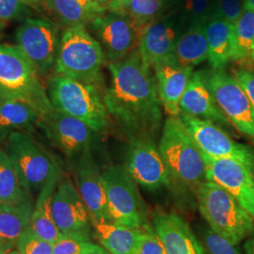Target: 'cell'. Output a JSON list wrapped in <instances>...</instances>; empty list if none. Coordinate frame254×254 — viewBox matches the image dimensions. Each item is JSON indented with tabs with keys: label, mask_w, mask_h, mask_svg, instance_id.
Instances as JSON below:
<instances>
[{
	"label": "cell",
	"mask_w": 254,
	"mask_h": 254,
	"mask_svg": "<svg viewBox=\"0 0 254 254\" xmlns=\"http://www.w3.org/2000/svg\"><path fill=\"white\" fill-rule=\"evenodd\" d=\"M108 68L110 83L102 95L110 118L130 141L152 138L161 128L162 105L151 66L135 48Z\"/></svg>",
	"instance_id": "1"
},
{
	"label": "cell",
	"mask_w": 254,
	"mask_h": 254,
	"mask_svg": "<svg viewBox=\"0 0 254 254\" xmlns=\"http://www.w3.org/2000/svg\"><path fill=\"white\" fill-rule=\"evenodd\" d=\"M171 179V187L197 193L207 181L206 163L179 117L169 116L164 122L158 144Z\"/></svg>",
	"instance_id": "2"
},
{
	"label": "cell",
	"mask_w": 254,
	"mask_h": 254,
	"mask_svg": "<svg viewBox=\"0 0 254 254\" xmlns=\"http://www.w3.org/2000/svg\"><path fill=\"white\" fill-rule=\"evenodd\" d=\"M46 88L56 110L81 121L98 134L109 130L111 118L97 86L52 73Z\"/></svg>",
	"instance_id": "3"
},
{
	"label": "cell",
	"mask_w": 254,
	"mask_h": 254,
	"mask_svg": "<svg viewBox=\"0 0 254 254\" xmlns=\"http://www.w3.org/2000/svg\"><path fill=\"white\" fill-rule=\"evenodd\" d=\"M107 63L104 50L84 26L64 28L53 73L77 81L104 85L103 68Z\"/></svg>",
	"instance_id": "4"
},
{
	"label": "cell",
	"mask_w": 254,
	"mask_h": 254,
	"mask_svg": "<svg viewBox=\"0 0 254 254\" xmlns=\"http://www.w3.org/2000/svg\"><path fill=\"white\" fill-rule=\"evenodd\" d=\"M198 208L209 228L234 245L254 232V218L223 188L214 182L201 184L196 193Z\"/></svg>",
	"instance_id": "5"
},
{
	"label": "cell",
	"mask_w": 254,
	"mask_h": 254,
	"mask_svg": "<svg viewBox=\"0 0 254 254\" xmlns=\"http://www.w3.org/2000/svg\"><path fill=\"white\" fill-rule=\"evenodd\" d=\"M0 98L27 103L42 116L54 109L33 65L16 46L5 44H0Z\"/></svg>",
	"instance_id": "6"
},
{
	"label": "cell",
	"mask_w": 254,
	"mask_h": 254,
	"mask_svg": "<svg viewBox=\"0 0 254 254\" xmlns=\"http://www.w3.org/2000/svg\"><path fill=\"white\" fill-rule=\"evenodd\" d=\"M4 150L28 194L39 193L59 164L28 132L13 131L4 139Z\"/></svg>",
	"instance_id": "7"
},
{
	"label": "cell",
	"mask_w": 254,
	"mask_h": 254,
	"mask_svg": "<svg viewBox=\"0 0 254 254\" xmlns=\"http://www.w3.org/2000/svg\"><path fill=\"white\" fill-rule=\"evenodd\" d=\"M102 177L110 222L138 229L150 224L137 184L124 165L107 167Z\"/></svg>",
	"instance_id": "8"
},
{
	"label": "cell",
	"mask_w": 254,
	"mask_h": 254,
	"mask_svg": "<svg viewBox=\"0 0 254 254\" xmlns=\"http://www.w3.org/2000/svg\"><path fill=\"white\" fill-rule=\"evenodd\" d=\"M60 26L43 17L23 19L15 31V46L33 65L41 78L54 71L61 42Z\"/></svg>",
	"instance_id": "9"
},
{
	"label": "cell",
	"mask_w": 254,
	"mask_h": 254,
	"mask_svg": "<svg viewBox=\"0 0 254 254\" xmlns=\"http://www.w3.org/2000/svg\"><path fill=\"white\" fill-rule=\"evenodd\" d=\"M200 74L215 100L236 130L254 138V109L236 78L224 69L201 70Z\"/></svg>",
	"instance_id": "10"
},
{
	"label": "cell",
	"mask_w": 254,
	"mask_h": 254,
	"mask_svg": "<svg viewBox=\"0 0 254 254\" xmlns=\"http://www.w3.org/2000/svg\"><path fill=\"white\" fill-rule=\"evenodd\" d=\"M179 118L202 154L213 158L239 161L254 173V153L249 146L237 142L212 122L184 113H180Z\"/></svg>",
	"instance_id": "11"
},
{
	"label": "cell",
	"mask_w": 254,
	"mask_h": 254,
	"mask_svg": "<svg viewBox=\"0 0 254 254\" xmlns=\"http://www.w3.org/2000/svg\"><path fill=\"white\" fill-rule=\"evenodd\" d=\"M86 27L100 44L109 63L120 61L133 51L143 31L127 15L113 10L93 19Z\"/></svg>",
	"instance_id": "12"
},
{
	"label": "cell",
	"mask_w": 254,
	"mask_h": 254,
	"mask_svg": "<svg viewBox=\"0 0 254 254\" xmlns=\"http://www.w3.org/2000/svg\"><path fill=\"white\" fill-rule=\"evenodd\" d=\"M39 128L44 130L52 145L70 158H77L91 150L99 136L81 121L55 109L42 117Z\"/></svg>",
	"instance_id": "13"
},
{
	"label": "cell",
	"mask_w": 254,
	"mask_h": 254,
	"mask_svg": "<svg viewBox=\"0 0 254 254\" xmlns=\"http://www.w3.org/2000/svg\"><path fill=\"white\" fill-rule=\"evenodd\" d=\"M124 166L137 185L149 190L171 187L168 169L152 138L130 141Z\"/></svg>",
	"instance_id": "14"
},
{
	"label": "cell",
	"mask_w": 254,
	"mask_h": 254,
	"mask_svg": "<svg viewBox=\"0 0 254 254\" xmlns=\"http://www.w3.org/2000/svg\"><path fill=\"white\" fill-rule=\"evenodd\" d=\"M202 155L206 163L207 181L214 182L227 190L254 218V172L234 159Z\"/></svg>",
	"instance_id": "15"
},
{
	"label": "cell",
	"mask_w": 254,
	"mask_h": 254,
	"mask_svg": "<svg viewBox=\"0 0 254 254\" xmlns=\"http://www.w3.org/2000/svg\"><path fill=\"white\" fill-rule=\"evenodd\" d=\"M52 214L55 224L62 234H91V214L69 177H62L57 186L52 201Z\"/></svg>",
	"instance_id": "16"
},
{
	"label": "cell",
	"mask_w": 254,
	"mask_h": 254,
	"mask_svg": "<svg viewBox=\"0 0 254 254\" xmlns=\"http://www.w3.org/2000/svg\"><path fill=\"white\" fill-rule=\"evenodd\" d=\"M74 176L75 187L89 209L91 221L110 222L102 172L91 150L76 158Z\"/></svg>",
	"instance_id": "17"
},
{
	"label": "cell",
	"mask_w": 254,
	"mask_h": 254,
	"mask_svg": "<svg viewBox=\"0 0 254 254\" xmlns=\"http://www.w3.org/2000/svg\"><path fill=\"white\" fill-rule=\"evenodd\" d=\"M151 223L167 254H208L188 222L177 213L157 210Z\"/></svg>",
	"instance_id": "18"
},
{
	"label": "cell",
	"mask_w": 254,
	"mask_h": 254,
	"mask_svg": "<svg viewBox=\"0 0 254 254\" xmlns=\"http://www.w3.org/2000/svg\"><path fill=\"white\" fill-rule=\"evenodd\" d=\"M180 24L172 17L156 18L143 29L138 52L146 64L154 67L172 58L180 37Z\"/></svg>",
	"instance_id": "19"
},
{
	"label": "cell",
	"mask_w": 254,
	"mask_h": 254,
	"mask_svg": "<svg viewBox=\"0 0 254 254\" xmlns=\"http://www.w3.org/2000/svg\"><path fill=\"white\" fill-rule=\"evenodd\" d=\"M154 77L162 108L171 117H179L180 101L194 68L178 64L172 57L154 66Z\"/></svg>",
	"instance_id": "20"
},
{
	"label": "cell",
	"mask_w": 254,
	"mask_h": 254,
	"mask_svg": "<svg viewBox=\"0 0 254 254\" xmlns=\"http://www.w3.org/2000/svg\"><path fill=\"white\" fill-rule=\"evenodd\" d=\"M180 113L228 127L229 121L219 109L200 71L194 72L180 101Z\"/></svg>",
	"instance_id": "21"
},
{
	"label": "cell",
	"mask_w": 254,
	"mask_h": 254,
	"mask_svg": "<svg viewBox=\"0 0 254 254\" xmlns=\"http://www.w3.org/2000/svg\"><path fill=\"white\" fill-rule=\"evenodd\" d=\"M46 9L59 26L87 27L91 21L109 10L108 4L93 0H43Z\"/></svg>",
	"instance_id": "22"
},
{
	"label": "cell",
	"mask_w": 254,
	"mask_h": 254,
	"mask_svg": "<svg viewBox=\"0 0 254 254\" xmlns=\"http://www.w3.org/2000/svg\"><path fill=\"white\" fill-rule=\"evenodd\" d=\"M63 174L61 168L52 173L42 190L38 193L36 202L33 204L29 228L37 236L54 244L62 233L55 224L52 214V201L55 190Z\"/></svg>",
	"instance_id": "23"
},
{
	"label": "cell",
	"mask_w": 254,
	"mask_h": 254,
	"mask_svg": "<svg viewBox=\"0 0 254 254\" xmlns=\"http://www.w3.org/2000/svg\"><path fill=\"white\" fill-rule=\"evenodd\" d=\"M91 226L101 246L109 254H141L143 229L97 221H91Z\"/></svg>",
	"instance_id": "24"
},
{
	"label": "cell",
	"mask_w": 254,
	"mask_h": 254,
	"mask_svg": "<svg viewBox=\"0 0 254 254\" xmlns=\"http://www.w3.org/2000/svg\"><path fill=\"white\" fill-rule=\"evenodd\" d=\"M235 25L218 15L206 23L208 63L212 69H224L235 54Z\"/></svg>",
	"instance_id": "25"
},
{
	"label": "cell",
	"mask_w": 254,
	"mask_h": 254,
	"mask_svg": "<svg viewBox=\"0 0 254 254\" xmlns=\"http://www.w3.org/2000/svg\"><path fill=\"white\" fill-rule=\"evenodd\" d=\"M206 23L190 24L180 35L173 52L178 64L194 68L208 60Z\"/></svg>",
	"instance_id": "26"
},
{
	"label": "cell",
	"mask_w": 254,
	"mask_h": 254,
	"mask_svg": "<svg viewBox=\"0 0 254 254\" xmlns=\"http://www.w3.org/2000/svg\"><path fill=\"white\" fill-rule=\"evenodd\" d=\"M42 117L27 103L0 98V138L5 139L13 131H33L39 127Z\"/></svg>",
	"instance_id": "27"
},
{
	"label": "cell",
	"mask_w": 254,
	"mask_h": 254,
	"mask_svg": "<svg viewBox=\"0 0 254 254\" xmlns=\"http://www.w3.org/2000/svg\"><path fill=\"white\" fill-rule=\"evenodd\" d=\"M32 199L21 204L0 203V245L9 252L15 250L20 236L30 222Z\"/></svg>",
	"instance_id": "28"
},
{
	"label": "cell",
	"mask_w": 254,
	"mask_h": 254,
	"mask_svg": "<svg viewBox=\"0 0 254 254\" xmlns=\"http://www.w3.org/2000/svg\"><path fill=\"white\" fill-rule=\"evenodd\" d=\"M22 184L4 147L0 143V203L21 204L31 199Z\"/></svg>",
	"instance_id": "29"
},
{
	"label": "cell",
	"mask_w": 254,
	"mask_h": 254,
	"mask_svg": "<svg viewBox=\"0 0 254 254\" xmlns=\"http://www.w3.org/2000/svg\"><path fill=\"white\" fill-rule=\"evenodd\" d=\"M108 7L109 10L127 15L142 30L158 17L165 8L162 0H112Z\"/></svg>",
	"instance_id": "30"
},
{
	"label": "cell",
	"mask_w": 254,
	"mask_h": 254,
	"mask_svg": "<svg viewBox=\"0 0 254 254\" xmlns=\"http://www.w3.org/2000/svg\"><path fill=\"white\" fill-rule=\"evenodd\" d=\"M235 54L233 62L254 63V9H243L235 24Z\"/></svg>",
	"instance_id": "31"
},
{
	"label": "cell",
	"mask_w": 254,
	"mask_h": 254,
	"mask_svg": "<svg viewBox=\"0 0 254 254\" xmlns=\"http://www.w3.org/2000/svg\"><path fill=\"white\" fill-rule=\"evenodd\" d=\"M102 248L92 242L90 233L62 234L53 244L54 254H93Z\"/></svg>",
	"instance_id": "32"
},
{
	"label": "cell",
	"mask_w": 254,
	"mask_h": 254,
	"mask_svg": "<svg viewBox=\"0 0 254 254\" xmlns=\"http://www.w3.org/2000/svg\"><path fill=\"white\" fill-rule=\"evenodd\" d=\"M15 250L20 254H54L53 244L37 236L29 226L20 236Z\"/></svg>",
	"instance_id": "33"
},
{
	"label": "cell",
	"mask_w": 254,
	"mask_h": 254,
	"mask_svg": "<svg viewBox=\"0 0 254 254\" xmlns=\"http://www.w3.org/2000/svg\"><path fill=\"white\" fill-rule=\"evenodd\" d=\"M214 13L213 0H186L182 23H206Z\"/></svg>",
	"instance_id": "34"
},
{
	"label": "cell",
	"mask_w": 254,
	"mask_h": 254,
	"mask_svg": "<svg viewBox=\"0 0 254 254\" xmlns=\"http://www.w3.org/2000/svg\"><path fill=\"white\" fill-rule=\"evenodd\" d=\"M201 237L208 254H242L237 246L215 234L210 228H204Z\"/></svg>",
	"instance_id": "35"
},
{
	"label": "cell",
	"mask_w": 254,
	"mask_h": 254,
	"mask_svg": "<svg viewBox=\"0 0 254 254\" xmlns=\"http://www.w3.org/2000/svg\"><path fill=\"white\" fill-rule=\"evenodd\" d=\"M213 15H218L235 25L244 9V0H213Z\"/></svg>",
	"instance_id": "36"
},
{
	"label": "cell",
	"mask_w": 254,
	"mask_h": 254,
	"mask_svg": "<svg viewBox=\"0 0 254 254\" xmlns=\"http://www.w3.org/2000/svg\"><path fill=\"white\" fill-rule=\"evenodd\" d=\"M28 11L22 0H0V23L27 18Z\"/></svg>",
	"instance_id": "37"
},
{
	"label": "cell",
	"mask_w": 254,
	"mask_h": 254,
	"mask_svg": "<svg viewBox=\"0 0 254 254\" xmlns=\"http://www.w3.org/2000/svg\"><path fill=\"white\" fill-rule=\"evenodd\" d=\"M143 229V240L140 254H167L161 239L156 234L152 223Z\"/></svg>",
	"instance_id": "38"
},
{
	"label": "cell",
	"mask_w": 254,
	"mask_h": 254,
	"mask_svg": "<svg viewBox=\"0 0 254 254\" xmlns=\"http://www.w3.org/2000/svg\"><path fill=\"white\" fill-rule=\"evenodd\" d=\"M233 76L242 87L254 109V72L247 69H238L233 72Z\"/></svg>",
	"instance_id": "39"
},
{
	"label": "cell",
	"mask_w": 254,
	"mask_h": 254,
	"mask_svg": "<svg viewBox=\"0 0 254 254\" xmlns=\"http://www.w3.org/2000/svg\"><path fill=\"white\" fill-rule=\"evenodd\" d=\"M244 251L245 254H254V232L246 239Z\"/></svg>",
	"instance_id": "40"
},
{
	"label": "cell",
	"mask_w": 254,
	"mask_h": 254,
	"mask_svg": "<svg viewBox=\"0 0 254 254\" xmlns=\"http://www.w3.org/2000/svg\"><path fill=\"white\" fill-rule=\"evenodd\" d=\"M22 1L28 8L29 7L37 8V7H40L43 4V0H22Z\"/></svg>",
	"instance_id": "41"
},
{
	"label": "cell",
	"mask_w": 254,
	"mask_h": 254,
	"mask_svg": "<svg viewBox=\"0 0 254 254\" xmlns=\"http://www.w3.org/2000/svg\"><path fill=\"white\" fill-rule=\"evenodd\" d=\"M163 1L164 6L165 7H170V6H173L176 4L181 3L182 1L184 0H162Z\"/></svg>",
	"instance_id": "42"
},
{
	"label": "cell",
	"mask_w": 254,
	"mask_h": 254,
	"mask_svg": "<svg viewBox=\"0 0 254 254\" xmlns=\"http://www.w3.org/2000/svg\"><path fill=\"white\" fill-rule=\"evenodd\" d=\"M243 9H254V0H244Z\"/></svg>",
	"instance_id": "43"
},
{
	"label": "cell",
	"mask_w": 254,
	"mask_h": 254,
	"mask_svg": "<svg viewBox=\"0 0 254 254\" xmlns=\"http://www.w3.org/2000/svg\"><path fill=\"white\" fill-rule=\"evenodd\" d=\"M9 253L8 250H6L3 246L0 245V254H6Z\"/></svg>",
	"instance_id": "44"
},
{
	"label": "cell",
	"mask_w": 254,
	"mask_h": 254,
	"mask_svg": "<svg viewBox=\"0 0 254 254\" xmlns=\"http://www.w3.org/2000/svg\"><path fill=\"white\" fill-rule=\"evenodd\" d=\"M109 254V252L108 251H106L104 248H102V250L101 251H99V252H97V253H95V254Z\"/></svg>",
	"instance_id": "45"
},
{
	"label": "cell",
	"mask_w": 254,
	"mask_h": 254,
	"mask_svg": "<svg viewBox=\"0 0 254 254\" xmlns=\"http://www.w3.org/2000/svg\"><path fill=\"white\" fill-rule=\"evenodd\" d=\"M93 1H96V2H99L101 4H109L110 1L112 0H93Z\"/></svg>",
	"instance_id": "46"
},
{
	"label": "cell",
	"mask_w": 254,
	"mask_h": 254,
	"mask_svg": "<svg viewBox=\"0 0 254 254\" xmlns=\"http://www.w3.org/2000/svg\"><path fill=\"white\" fill-rule=\"evenodd\" d=\"M19 254L18 252L16 251V250H13V251H10V252H9L8 254Z\"/></svg>",
	"instance_id": "47"
}]
</instances>
